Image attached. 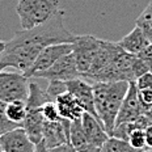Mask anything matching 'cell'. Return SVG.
I'll list each match as a JSON object with an SVG mask.
<instances>
[{
    "label": "cell",
    "instance_id": "obj_6",
    "mask_svg": "<svg viewBox=\"0 0 152 152\" xmlns=\"http://www.w3.org/2000/svg\"><path fill=\"white\" fill-rule=\"evenodd\" d=\"M33 77H39V79H46V80H62V81H68L76 77H81L80 72L76 66V61L74 53H68L66 55L61 56L51 67L43 71L36 72Z\"/></svg>",
    "mask_w": 152,
    "mask_h": 152
},
{
    "label": "cell",
    "instance_id": "obj_5",
    "mask_svg": "<svg viewBox=\"0 0 152 152\" xmlns=\"http://www.w3.org/2000/svg\"><path fill=\"white\" fill-rule=\"evenodd\" d=\"M72 45H74L72 53L75 56L76 66H77L81 77H84L91 69L92 62H93L97 50L101 45V39L94 36H89V34L75 36Z\"/></svg>",
    "mask_w": 152,
    "mask_h": 152
},
{
    "label": "cell",
    "instance_id": "obj_30",
    "mask_svg": "<svg viewBox=\"0 0 152 152\" xmlns=\"http://www.w3.org/2000/svg\"><path fill=\"white\" fill-rule=\"evenodd\" d=\"M5 46H7V42H4V41H0V55L4 53Z\"/></svg>",
    "mask_w": 152,
    "mask_h": 152
},
{
    "label": "cell",
    "instance_id": "obj_28",
    "mask_svg": "<svg viewBox=\"0 0 152 152\" xmlns=\"http://www.w3.org/2000/svg\"><path fill=\"white\" fill-rule=\"evenodd\" d=\"M145 131V143H147V151L152 150V125L144 129Z\"/></svg>",
    "mask_w": 152,
    "mask_h": 152
},
{
    "label": "cell",
    "instance_id": "obj_29",
    "mask_svg": "<svg viewBox=\"0 0 152 152\" xmlns=\"http://www.w3.org/2000/svg\"><path fill=\"white\" fill-rule=\"evenodd\" d=\"M7 67H8L7 62H5V61H4V59H3V58H1V56H0V72H1V71H4V69H5V68H7Z\"/></svg>",
    "mask_w": 152,
    "mask_h": 152
},
{
    "label": "cell",
    "instance_id": "obj_19",
    "mask_svg": "<svg viewBox=\"0 0 152 152\" xmlns=\"http://www.w3.org/2000/svg\"><path fill=\"white\" fill-rule=\"evenodd\" d=\"M7 115L11 121L20 123L23 126V122L26 115V102L23 100H15L11 102H7Z\"/></svg>",
    "mask_w": 152,
    "mask_h": 152
},
{
    "label": "cell",
    "instance_id": "obj_21",
    "mask_svg": "<svg viewBox=\"0 0 152 152\" xmlns=\"http://www.w3.org/2000/svg\"><path fill=\"white\" fill-rule=\"evenodd\" d=\"M102 152H130L132 151V147L130 145L127 140L114 135H109V138L106 139V142L101 147Z\"/></svg>",
    "mask_w": 152,
    "mask_h": 152
},
{
    "label": "cell",
    "instance_id": "obj_9",
    "mask_svg": "<svg viewBox=\"0 0 152 152\" xmlns=\"http://www.w3.org/2000/svg\"><path fill=\"white\" fill-rule=\"evenodd\" d=\"M0 151L3 152H33L36 145L28 137L23 126H18L0 135Z\"/></svg>",
    "mask_w": 152,
    "mask_h": 152
},
{
    "label": "cell",
    "instance_id": "obj_22",
    "mask_svg": "<svg viewBox=\"0 0 152 152\" xmlns=\"http://www.w3.org/2000/svg\"><path fill=\"white\" fill-rule=\"evenodd\" d=\"M129 143L132 150L147 151V143H145V131L144 129H134L129 135Z\"/></svg>",
    "mask_w": 152,
    "mask_h": 152
},
{
    "label": "cell",
    "instance_id": "obj_4",
    "mask_svg": "<svg viewBox=\"0 0 152 152\" xmlns=\"http://www.w3.org/2000/svg\"><path fill=\"white\" fill-rule=\"evenodd\" d=\"M23 72H0V100L11 102L15 100L26 101L29 93V83Z\"/></svg>",
    "mask_w": 152,
    "mask_h": 152
},
{
    "label": "cell",
    "instance_id": "obj_27",
    "mask_svg": "<svg viewBox=\"0 0 152 152\" xmlns=\"http://www.w3.org/2000/svg\"><path fill=\"white\" fill-rule=\"evenodd\" d=\"M139 58H142L145 62V64L150 68V72H152V43L150 46H147L142 53L138 54Z\"/></svg>",
    "mask_w": 152,
    "mask_h": 152
},
{
    "label": "cell",
    "instance_id": "obj_17",
    "mask_svg": "<svg viewBox=\"0 0 152 152\" xmlns=\"http://www.w3.org/2000/svg\"><path fill=\"white\" fill-rule=\"evenodd\" d=\"M69 142L74 145L75 151H89V152L94 151L87 140V137H85V132L83 129V123H81V118L71 121V123H69Z\"/></svg>",
    "mask_w": 152,
    "mask_h": 152
},
{
    "label": "cell",
    "instance_id": "obj_26",
    "mask_svg": "<svg viewBox=\"0 0 152 152\" xmlns=\"http://www.w3.org/2000/svg\"><path fill=\"white\" fill-rule=\"evenodd\" d=\"M138 96L142 105L152 104V88H138Z\"/></svg>",
    "mask_w": 152,
    "mask_h": 152
},
{
    "label": "cell",
    "instance_id": "obj_15",
    "mask_svg": "<svg viewBox=\"0 0 152 152\" xmlns=\"http://www.w3.org/2000/svg\"><path fill=\"white\" fill-rule=\"evenodd\" d=\"M43 125H45V118L42 115L41 107L36 109H26V115L23 122V127L26 131L28 137L34 143L38 144L43 138Z\"/></svg>",
    "mask_w": 152,
    "mask_h": 152
},
{
    "label": "cell",
    "instance_id": "obj_14",
    "mask_svg": "<svg viewBox=\"0 0 152 152\" xmlns=\"http://www.w3.org/2000/svg\"><path fill=\"white\" fill-rule=\"evenodd\" d=\"M55 104L61 118L68 119V121H75V119L81 118L85 112L80 102L76 100V97L68 91L59 94L55 99Z\"/></svg>",
    "mask_w": 152,
    "mask_h": 152
},
{
    "label": "cell",
    "instance_id": "obj_2",
    "mask_svg": "<svg viewBox=\"0 0 152 152\" xmlns=\"http://www.w3.org/2000/svg\"><path fill=\"white\" fill-rule=\"evenodd\" d=\"M130 81L115 80V81H94L93 97H94V109L100 122L107 131L112 134L115 119L118 115L119 107L129 89Z\"/></svg>",
    "mask_w": 152,
    "mask_h": 152
},
{
    "label": "cell",
    "instance_id": "obj_11",
    "mask_svg": "<svg viewBox=\"0 0 152 152\" xmlns=\"http://www.w3.org/2000/svg\"><path fill=\"white\" fill-rule=\"evenodd\" d=\"M81 123H83L85 137H87V140L91 144V147L94 151H101V147L109 138V134L104 127V125L88 112H84L83 117H81Z\"/></svg>",
    "mask_w": 152,
    "mask_h": 152
},
{
    "label": "cell",
    "instance_id": "obj_13",
    "mask_svg": "<svg viewBox=\"0 0 152 152\" xmlns=\"http://www.w3.org/2000/svg\"><path fill=\"white\" fill-rule=\"evenodd\" d=\"M119 49H121V46H119L118 42H110V41L101 39V45L99 47V50H97V54L94 56L93 62H92L91 69L84 76V79H92V80H94V77L102 69H105L109 66V63L112 62V59L114 58V55H115Z\"/></svg>",
    "mask_w": 152,
    "mask_h": 152
},
{
    "label": "cell",
    "instance_id": "obj_7",
    "mask_svg": "<svg viewBox=\"0 0 152 152\" xmlns=\"http://www.w3.org/2000/svg\"><path fill=\"white\" fill-rule=\"evenodd\" d=\"M72 49H74L72 42L54 43V45L46 46L42 51L38 54L36 61L33 62V64L30 66V68L28 69L24 75L29 79L33 77V75L36 74V72L47 69L49 67H51V66L58 61L61 56L66 55V54H68V53H72Z\"/></svg>",
    "mask_w": 152,
    "mask_h": 152
},
{
    "label": "cell",
    "instance_id": "obj_8",
    "mask_svg": "<svg viewBox=\"0 0 152 152\" xmlns=\"http://www.w3.org/2000/svg\"><path fill=\"white\" fill-rule=\"evenodd\" d=\"M69 123L71 121L61 118L59 121H45L43 125V138L46 151H53L55 147L69 142Z\"/></svg>",
    "mask_w": 152,
    "mask_h": 152
},
{
    "label": "cell",
    "instance_id": "obj_16",
    "mask_svg": "<svg viewBox=\"0 0 152 152\" xmlns=\"http://www.w3.org/2000/svg\"><path fill=\"white\" fill-rule=\"evenodd\" d=\"M118 43L125 51L134 54V55H138L147 46L151 45L150 39L144 34V31L139 26H137V25H135V28L129 34H126L121 41H118Z\"/></svg>",
    "mask_w": 152,
    "mask_h": 152
},
{
    "label": "cell",
    "instance_id": "obj_25",
    "mask_svg": "<svg viewBox=\"0 0 152 152\" xmlns=\"http://www.w3.org/2000/svg\"><path fill=\"white\" fill-rule=\"evenodd\" d=\"M41 110H42V115L45 118V121H59L61 119L55 101H47V102H45L42 107H41Z\"/></svg>",
    "mask_w": 152,
    "mask_h": 152
},
{
    "label": "cell",
    "instance_id": "obj_20",
    "mask_svg": "<svg viewBox=\"0 0 152 152\" xmlns=\"http://www.w3.org/2000/svg\"><path fill=\"white\" fill-rule=\"evenodd\" d=\"M135 25L144 31V34L152 43V0L143 9V12L138 16V18L135 20Z\"/></svg>",
    "mask_w": 152,
    "mask_h": 152
},
{
    "label": "cell",
    "instance_id": "obj_18",
    "mask_svg": "<svg viewBox=\"0 0 152 152\" xmlns=\"http://www.w3.org/2000/svg\"><path fill=\"white\" fill-rule=\"evenodd\" d=\"M49 97L46 94L45 89H41V87L37 83H29V93L26 99V109H36V107H42L45 102H47Z\"/></svg>",
    "mask_w": 152,
    "mask_h": 152
},
{
    "label": "cell",
    "instance_id": "obj_3",
    "mask_svg": "<svg viewBox=\"0 0 152 152\" xmlns=\"http://www.w3.org/2000/svg\"><path fill=\"white\" fill-rule=\"evenodd\" d=\"M59 9V0H17L16 13L21 29H31L45 23Z\"/></svg>",
    "mask_w": 152,
    "mask_h": 152
},
{
    "label": "cell",
    "instance_id": "obj_10",
    "mask_svg": "<svg viewBox=\"0 0 152 152\" xmlns=\"http://www.w3.org/2000/svg\"><path fill=\"white\" fill-rule=\"evenodd\" d=\"M140 114H142V104L138 96L137 83L130 81L129 89L126 92V96L122 101V105L119 107L118 115H117L115 125H119V123L123 122H134L140 117Z\"/></svg>",
    "mask_w": 152,
    "mask_h": 152
},
{
    "label": "cell",
    "instance_id": "obj_12",
    "mask_svg": "<svg viewBox=\"0 0 152 152\" xmlns=\"http://www.w3.org/2000/svg\"><path fill=\"white\" fill-rule=\"evenodd\" d=\"M66 85H67V91L71 92L76 97V100L80 102V105L84 107L85 112L91 113L92 115H94L99 119L96 109H94L93 87L91 84H88L85 80H83V77H76V79H72V80L66 81Z\"/></svg>",
    "mask_w": 152,
    "mask_h": 152
},
{
    "label": "cell",
    "instance_id": "obj_23",
    "mask_svg": "<svg viewBox=\"0 0 152 152\" xmlns=\"http://www.w3.org/2000/svg\"><path fill=\"white\" fill-rule=\"evenodd\" d=\"M5 107H7V102L0 100V135L9 131V130H12V129H16V127H18V126H21L20 123H16L8 118Z\"/></svg>",
    "mask_w": 152,
    "mask_h": 152
},
{
    "label": "cell",
    "instance_id": "obj_24",
    "mask_svg": "<svg viewBox=\"0 0 152 152\" xmlns=\"http://www.w3.org/2000/svg\"><path fill=\"white\" fill-rule=\"evenodd\" d=\"M45 91L49 100L55 101V99L59 94H62L63 92L67 91V85H66V81H62V80H49V85H47Z\"/></svg>",
    "mask_w": 152,
    "mask_h": 152
},
{
    "label": "cell",
    "instance_id": "obj_1",
    "mask_svg": "<svg viewBox=\"0 0 152 152\" xmlns=\"http://www.w3.org/2000/svg\"><path fill=\"white\" fill-rule=\"evenodd\" d=\"M63 18L64 11L58 9L45 23L31 29L16 31L15 36L7 42L4 53L0 56L7 62L8 67H13L25 74L46 46L74 42L75 36L66 29Z\"/></svg>",
    "mask_w": 152,
    "mask_h": 152
}]
</instances>
